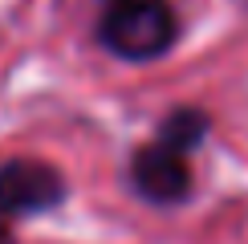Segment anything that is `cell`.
Returning a JSON list of instances; mask_svg holds the SVG:
<instances>
[{"mask_svg":"<svg viewBox=\"0 0 248 244\" xmlns=\"http://www.w3.org/2000/svg\"><path fill=\"white\" fill-rule=\"evenodd\" d=\"M179 41V16L167 0H102L98 45L118 61H159Z\"/></svg>","mask_w":248,"mask_h":244,"instance_id":"1","label":"cell"},{"mask_svg":"<svg viewBox=\"0 0 248 244\" xmlns=\"http://www.w3.org/2000/svg\"><path fill=\"white\" fill-rule=\"evenodd\" d=\"M65 199H69V179L61 167L29 155L0 163V220L45 216V212H57Z\"/></svg>","mask_w":248,"mask_h":244,"instance_id":"2","label":"cell"},{"mask_svg":"<svg viewBox=\"0 0 248 244\" xmlns=\"http://www.w3.org/2000/svg\"><path fill=\"white\" fill-rule=\"evenodd\" d=\"M126 179H130L134 196L155 203V208H175V203H183L191 196V187H195L187 155H179V151L163 147V142H155V138L142 142L130 155Z\"/></svg>","mask_w":248,"mask_h":244,"instance_id":"3","label":"cell"},{"mask_svg":"<svg viewBox=\"0 0 248 244\" xmlns=\"http://www.w3.org/2000/svg\"><path fill=\"white\" fill-rule=\"evenodd\" d=\"M208 135H212V114L203 106H175V110H167V114L159 118V126H155L151 138L191 159L195 151L208 142Z\"/></svg>","mask_w":248,"mask_h":244,"instance_id":"4","label":"cell"},{"mask_svg":"<svg viewBox=\"0 0 248 244\" xmlns=\"http://www.w3.org/2000/svg\"><path fill=\"white\" fill-rule=\"evenodd\" d=\"M0 244H16V240H13V232H8L4 224H0Z\"/></svg>","mask_w":248,"mask_h":244,"instance_id":"5","label":"cell"}]
</instances>
